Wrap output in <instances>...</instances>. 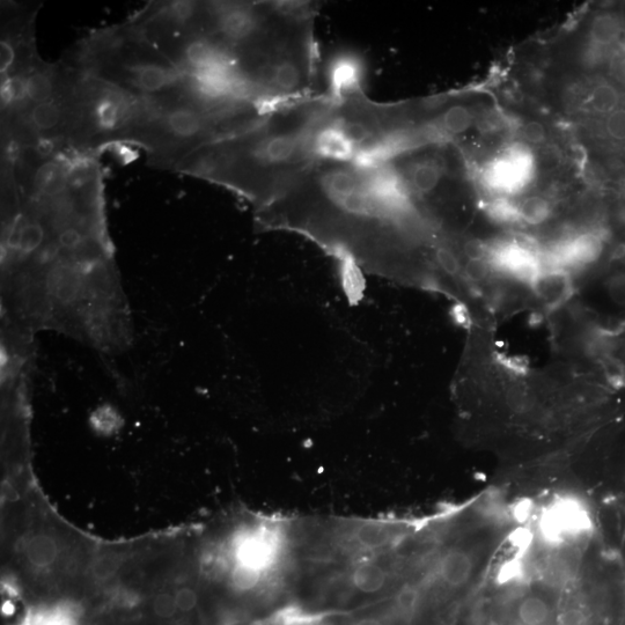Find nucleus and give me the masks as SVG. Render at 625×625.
<instances>
[{"instance_id": "obj_1", "label": "nucleus", "mask_w": 625, "mask_h": 625, "mask_svg": "<svg viewBox=\"0 0 625 625\" xmlns=\"http://www.w3.org/2000/svg\"><path fill=\"white\" fill-rule=\"evenodd\" d=\"M334 106L327 92L276 107L248 128L204 145L174 172L215 183L255 205L274 203L318 157V139Z\"/></svg>"}, {"instance_id": "obj_2", "label": "nucleus", "mask_w": 625, "mask_h": 625, "mask_svg": "<svg viewBox=\"0 0 625 625\" xmlns=\"http://www.w3.org/2000/svg\"><path fill=\"white\" fill-rule=\"evenodd\" d=\"M318 9L312 2H270L259 31L235 51L240 82L263 109L323 93L315 40Z\"/></svg>"}, {"instance_id": "obj_3", "label": "nucleus", "mask_w": 625, "mask_h": 625, "mask_svg": "<svg viewBox=\"0 0 625 625\" xmlns=\"http://www.w3.org/2000/svg\"><path fill=\"white\" fill-rule=\"evenodd\" d=\"M64 60L139 98L158 97L189 78L129 20L88 34Z\"/></svg>"}, {"instance_id": "obj_4", "label": "nucleus", "mask_w": 625, "mask_h": 625, "mask_svg": "<svg viewBox=\"0 0 625 625\" xmlns=\"http://www.w3.org/2000/svg\"><path fill=\"white\" fill-rule=\"evenodd\" d=\"M40 7L35 4L2 3V79L16 76L42 61L35 41V20Z\"/></svg>"}, {"instance_id": "obj_5", "label": "nucleus", "mask_w": 625, "mask_h": 625, "mask_svg": "<svg viewBox=\"0 0 625 625\" xmlns=\"http://www.w3.org/2000/svg\"><path fill=\"white\" fill-rule=\"evenodd\" d=\"M592 521L590 512L578 499H556L544 512L540 531L547 542L563 544L582 538L590 531Z\"/></svg>"}, {"instance_id": "obj_6", "label": "nucleus", "mask_w": 625, "mask_h": 625, "mask_svg": "<svg viewBox=\"0 0 625 625\" xmlns=\"http://www.w3.org/2000/svg\"><path fill=\"white\" fill-rule=\"evenodd\" d=\"M363 88V68L358 58L341 55L330 65L328 73V94L333 98Z\"/></svg>"}, {"instance_id": "obj_7", "label": "nucleus", "mask_w": 625, "mask_h": 625, "mask_svg": "<svg viewBox=\"0 0 625 625\" xmlns=\"http://www.w3.org/2000/svg\"><path fill=\"white\" fill-rule=\"evenodd\" d=\"M475 564L472 556L466 551L453 549L441 558L439 576L443 583L451 588H460L469 583L473 576Z\"/></svg>"}, {"instance_id": "obj_8", "label": "nucleus", "mask_w": 625, "mask_h": 625, "mask_svg": "<svg viewBox=\"0 0 625 625\" xmlns=\"http://www.w3.org/2000/svg\"><path fill=\"white\" fill-rule=\"evenodd\" d=\"M531 161L522 151H513L509 157L500 161L492 172L494 183L505 189L518 188L525 182Z\"/></svg>"}, {"instance_id": "obj_9", "label": "nucleus", "mask_w": 625, "mask_h": 625, "mask_svg": "<svg viewBox=\"0 0 625 625\" xmlns=\"http://www.w3.org/2000/svg\"><path fill=\"white\" fill-rule=\"evenodd\" d=\"M275 543L266 535L249 536L239 548V563L263 570L274 558Z\"/></svg>"}, {"instance_id": "obj_10", "label": "nucleus", "mask_w": 625, "mask_h": 625, "mask_svg": "<svg viewBox=\"0 0 625 625\" xmlns=\"http://www.w3.org/2000/svg\"><path fill=\"white\" fill-rule=\"evenodd\" d=\"M351 585L359 594L377 595L385 590L387 573L379 564L362 563L352 572Z\"/></svg>"}, {"instance_id": "obj_11", "label": "nucleus", "mask_w": 625, "mask_h": 625, "mask_svg": "<svg viewBox=\"0 0 625 625\" xmlns=\"http://www.w3.org/2000/svg\"><path fill=\"white\" fill-rule=\"evenodd\" d=\"M535 292L546 301L547 304H558L569 292V282L563 272H546L536 277L534 281Z\"/></svg>"}, {"instance_id": "obj_12", "label": "nucleus", "mask_w": 625, "mask_h": 625, "mask_svg": "<svg viewBox=\"0 0 625 625\" xmlns=\"http://www.w3.org/2000/svg\"><path fill=\"white\" fill-rule=\"evenodd\" d=\"M57 544L48 535H35L26 546L27 560L38 568H46L56 561Z\"/></svg>"}, {"instance_id": "obj_13", "label": "nucleus", "mask_w": 625, "mask_h": 625, "mask_svg": "<svg viewBox=\"0 0 625 625\" xmlns=\"http://www.w3.org/2000/svg\"><path fill=\"white\" fill-rule=\"evenodd\" d=\"M551 608L546 600L527 597L520 602L518 617L522 625H544L550 620Z\"/></svg>"}, {"instance_id": "obj_14", "label": "nucleus", "mask_w": 625, "mask_h": 625, "mask_svg": "<svg viewBox=\"0 0 625 625\" xmlns=\"http://www.w3.org/2000/svg\"><path fill=\"white\" fill-rule=\"evenodd\" d=\"M518 211V217L524 219L526 223L531 225H539L549 216V203L540 196L528 197L521 203Z\"/></svg>"}, {"instance_id": "obj_15", "label": "nucleus", "mask_w": 625, "mask_h": 625, "mask_svg": "<svg viewBox=\"0 0 625 625\" xmlns=\"http://www.w3.org/2000/svg\"><path fill=\"white\" fill-rule=\"evenodd\" d=\"M262 571L244 563L234 566L231 575L232 586L238 592H250L260 584Z\"/></svg>"}, {"instance_id": "obj_16", "label": "nucleus", "mask_w": 625, "mask_h": 625, "mask_svg": "<svg viewBox=\"0 0 625 625\" xmlns=\"http://www.w3.org/2000/svg\"><path fill=\"white\" fill-rule=\"evenodd\" d=\"M399 607L400 609L397 610L395 615L389 612L385 614L379 612L360 614L349 617V619L345 620L341 625H400V615L407 614L408 612L400 605Z\"/></svg>"}, {"instance_id": "obj_17", "label": "nucleus", "mask_w": 625, "mask_h": 625, "mask_svg": "<svg viewBox=\"0 0 625 625\" xmlns=\"http://www.w3.org/2000/svg\"><path fill=\"white\" fill-rule=\"evenodd\" d=\"M356 538L365 548H379L389 540V532L384 526L365 525L358 529Z\"/></svg>"}, {"instance_id": "obj_18", "label": "nucleus", "mask_w": 625, "mask_h": 625, "mask_svg": "<svg viewBox=\"0 0 625 625\" xmlns=\"http://www.w3.org/2000/svg\"><path fill=\"white\" fill-rule=\"evenodd\" d=\"M435 257L440 268L443 269L447 275H459L461 270L460 261L458 256L455 255L450 248L438 247L436 249Z\"/></svg>"}, {"instance_id": "obj_19", "label": "nucleus", "mask_w": 625, "mask_h": 625, "mask_svg": "<svg viewBox=\"0 0 625 625\" xmlns=\"http://www.w3.org/2000/svg\"><path fill=\"white\" fill-rule=\"evenodd\" d=\"M154 613H156L161 619H171L175 615L176 607L175 598L171 594L163 593L159 594L153 602Z\"/></svg>"}, {"instance_id": "obj_20", "label": "nucleus", "mask_w": 625, "mask_h": 625, "mask_svg": "<svg viewBox=\"0 0 625 625\" xmlns=\"http://www.w3.org/2000/svg\"><path fill=\"white\" fill-rule=\"evenodd\" d=\"M176 607L181 610L182 613H190L197 606L198 598L197 594L191 588H181L178 593L174 595Z\"/></svg>"}, {"instance_id": "obj_21", "label": "nucleus", "mask_w": 625, "mask_h": 625, "mask_svg": "<svg viewBox=\"0 0 625 625\" xmlns=\"http://www.w3.org/2000/svg\"><path fill=\"white\" fill-rule=\"evenodd\" d=\"M463 253L468 257L469 261H487L489 248L481 240H469L463 246Z\"/></svg>"}, {"instance_id": "obj_22", "label": "nucleus", "mask_w": 625, "mask_h": 625, "mask_svg": "<svg viewBox=\"0 0 625 625\" xmlns=\"http://www.w3.org/2000/svg\"><path fill=\"white\" fill-rule=\"evenodd\" d=\"M117 563L112 557H101L93 565V575L99 579H109L114 575Z\"/></svg>"}, {"instance_id": "obj_23", "label": "nucleus", "mask_w": 625, "mask_h": 625, "mask_svg": "<svg viewBox=\"0 0 625 625\" xmlns=\"http://www.w3.org/2000/svg\"><path fill=\"white\" fill-rule=\"evenodd\" d=\"M522 132H524V137L528 143L542 144L546 141V129L540 122L531 121L526 123Z\"/></svg>"}, {"instance_id": "obj_24", "label": "nucleus", "mask_w": 625, "mask_h": 625, "mask_svg": "<svg viewBox=\"0 0 625 625\" xmlns=\"http://www.w3.org/2000/svg\"><path fill=\"white\" fill-rule=\"evenodd\" d=\"M465 274L469 281L481 282L488 275V262L487 261H469Z\"/></svg>"}, {"instance_id": "obj_25", "label": "nucleus", "mask_w": 625, "mask_h": 625, "mask_svg": "<svg viewBox=\"0 0 625 625\" xmlns=\"http://www.w3.org/2000/svg\"><path fill=\"white\" fill-rule=\"evenodd\" d=\"M560 625H588V620L582 610L570 609L563 614Z\"/></svg>"}, {"instance_id": "obj_26", "label": "nucleus", "mask_w": 625, "mask_h": 625, "mask_svg": "<svg viewBox=\"0 0 625 625\" xmlns=\"http://www.w3.org/2000/svg\"><path fill=\"white\" fill-rule=\"evenodd\" d=\"M619 625H625V615H623V616L621 617V620H620V622H619Z\"/></svg>"}]
</instances>
